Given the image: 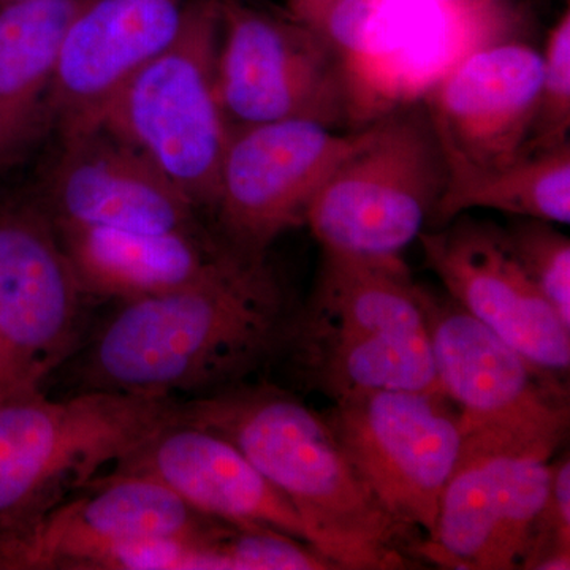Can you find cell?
<instances>
[{"label": "cell", "mask_w": 570, "mask_h": 570, "mask_svg": "<svg viewBox=\"0 0 570 570\" xmlns=\"http://www.w3.org/2000/svg\"><path fill=\"white\" fill-rule=\"evenodd\" d=\"M295 309L265 264L121 302L82 363L85 390L209 395L281 356Z\"/></svg>", "instance_id": "1"}, {"label": "cell", "mask_w": 570, "mask_h": 570, "mask_svg": "<svg viewBox=\"0 0 570 570\" xmlns=\"http://www.w3.org/2000/svg\"><path fill=\"white\" fill-rule=\"evenodd\" d=\"M179 420L235 445L298 513L306 540L336 569L414 568L425 535L389 515L325 415L294 393L239 382L179 403Z\"/></svg>", "instance_id": "2"}, {"label": "cell", "mask_w": 570, "mask_h": 570, "mask_svg": "<svg viewBox=\"0 0 570 570\" xmlns=\"http://www.w3.org/2000/svg\"><path fill=\"white\" fill-rule=\"evenodd\" d=\"M281 356L299 384L332 403L373 390L442 393L423 285L401 255L322 249L316 287L295 309Z\"/></svg>", "instance_id": "3"}, {"label": "cell", "mask_w": 570, "mask_h": 570, "mask_svg": "<svg viewBox=\"0 0 570 570\" xmlns=\"http://www.w3.org/2000/svg\"><path fill=\"white\" fill-rule=\"evenodd\" d=\"M179 403L100 390L66 400L36 392L0 403V524L29 523L58 508L175 422Z\"/></svg>", "instance_id": "4"}, {"label": "cell", "mask_w": 570, "mask_h": 570, "mask_svg": "<svg viewBox=\"0 0 570 570\" xmlns=\"http://www.w3.org/2000/svg\"><path fill=\"white\" fill-rule=\"evenodd\" d=\"M219 40L220 0H187L175 40L112 94L91 126L132 145L209 209L232 132L217 92Z\"/></svg>", "instance_id": "5"}, {"label": "cell", "mask_w": 570, "mask_h": 570, "mask_svg": "<svg viewBox=\"0 0 570 570\" xmlns=\"http://www.w3.org/2000/svg\"><path fill=\"white\" fill-rule=\"evenodd\" d=\"M448 178L425 100L397 105L330 175L306 225L322 249L400 257L426 230Z\"/></svg>", "instance_id": "6"}, {"label": "cell", "mask_w": 570, "mask_h": 570, "mask_svg": "<svg viewBox=\"0 0 570 570\" xmlns=\"http://www.w3.org/2000/svg\"><path fill=\"white\" fill-rule=\"evenodd\" d=\"M285 13L343 62L354 121L370 111L373 94V104L381 99L393 108L414 102L411 78L417 91L425 78L428 92L423 66H438V51L468 52L501 39L515 18L510 6L466 9L433 0H285Z\"/></svg>", "instance_id": "7"}, {"label": "cell", "mask_w": 570, "mask_h": 570, "mask_svg": "<svg viewBox=\"0 0 570 570\" xmlns=\"http://www.w3.org/2000/svg\"><path fill=\"white\" fill-rule=\"evenodd\" d=\"M439 387L463 441L554 453L568 438L569 385L528 362L449 295L423 287Z\"/></svg>", "instance_id": "8"}, {"label": "cell", "mask_w": 570, "mask_h": 570, "mask_svg": "<svg viewBox=\"0 0 570 570\" xmlns=\"http://www.w3.org/2000/svg\"><path fill=\"white\" fill-rule=\"evenodd\" d=\"M324 415L382 509L433 539L463 448L456 407L442 393L373 390L333 401Z\"/></svg>", "instance_id": "9"}, {"label": "cell", "mask_w": 570, "mask_h": 570, "mask_svg": "<svg viewBox=\"0 0 570 570\" xmlns=\"http://www.w3.org/2000/svg\"><path fill=\"white\" fill-rule=\"evenodd\" d=\"M217 92L232 127L354 121L340 58L302 22L242 0H220Z\"/></svg>", "instance_id": "10"}, {"label": "cell", "mask_w": 570, "mask_h": 570, "mask_svg": "<svg viewBox=\"0 0 570 570\" xmlns=\"http://www.w3.org/2000/svg\"><path fill=\"white\" fill-rule=\"evenodd\" d=\"M370 124L340 134L314 121L232 127L213 212L220 238L250 262L306 214L337 165L363 145Z\"/></svg>", "instance_id": "11"}, {"label": "cell", "mask_w": 570, "mask_h": 570, "mask_svg": "<svg viewBox=\"0 0 570 570\" xmlns=\"http://www.w3.org/2000/svg\"><path fill=\"white\" fill-rule=\"evenodd\" d=\"M85 298L47 209L0 206V341L24 395L77 348Z\"/></svg>", "instance_id": "12"}, {"label": "cell", "mask_w": 570, "mask_h": 570, "mask_svg": "<svg viewBox=\"0 0 570 570\" xmlns=\"http://www.w3.org/2000/svg\"><path fill=\"white\" fill-rule=\"evenodd\" d=\"M419 242L453 302L543 373L568 382L570 328L521 268L504 228L461 214Z\"/></svg>", "instance_id": "13"}, {"label": "cell", "mask_w": 570, "mask_h": 570, "mask_svg": "<svg viewBox=\"0 0 570 570\" xmlns=\"http://www.w3.org/2000/svg\"><path fill=\"white\" fill-rule=\"evenodd\" d=\"M540 75L542 52L502 37L466 52L428 89L423 100L448 163V181L523 156Z\"/></svg>", "instance_id": "14"}, {"label": "cell", "mask_w": 570, "mask_h": 570, "mask_svg": "<svg viewBox=\"0 0 570 570\" xmlns=\"http://www.w3.org/2000/svg\"><path fill=\"white\" fill-rule=\"evenodd\" d=\"M45 209L56 227L204 230L198 206L184 190L149 157L100 126L62 137Z\"/></svg>", "instance_id": "15"}, {"label": "cell", "mask_w": 570, "mask_h": 570, "mask_svg": "<svg viewBox=\"0 0 570 570\" xmlns=\"http://www.w3.org/2000/svg\"><path fill=\"white\" fill-rule=\"evenodd\" d=\"M187 0H89L59 52L50 127L61 137L89 129L112 94L178 36Z\"/></svg>", "instance_id": "16"}, {"label": "cell", "mask_w": 570, "mask_h": 570, "mask_svg": "<svg viewBox=\"0 0 570 570\" xmlns=\"http://www.w3.org/2000/svg\"><path fill=\"white\" fill-rule=\"evenodd\" d=\"M116 472L160 480L208 519L275 530L307 543L298 513L261 471L227 439L184 423L179 415L122 460Z\"/></svg>", "instance_id": "17"}, {"label": "cell", "mask_w": 570, "mask_h": 570, "mask_svg": "<svg viewBox=\"0 0 570 570\" xmlns=\"http://www.w3.org/2000/svg\"><path fill=\"white\" fill-rule=\"evenodd\" d=\"M56 225V224H55ZM86 296L129 299L234 275L250 262L208 230L122 232L56 227Z\"/></svg>", "instance_id": "18"}, {"label": "cell", "mask_w": 570, "mask_h": 570, "mask_svg": "<svg viewBox=\"0 0 570 570\" xmlns=\"http://www.w3.org/2000/svg\"><path fill=\"white\" fill-rule=\"evenodd\" d=\"M89 0H21L0 7V174L50 127V94L67 29Z\"/></svg>", "instance_id": "19"}, {"label": "cell", "mask_w": 570, "mask_h": 570, "mask_svg": "<svg viewBox=\"0 0 570 570\" xmlns=\"http://www.w3.org/2000/svg\"><path fill=\"white\" fill-rule=\"evenodd\" d=\"M469 209L570 223V141L528 154L497 170L449 179L430 227L441 228Z\"/></svg>", "instance_id": "20"}, {"label": "cell", "mask_w": 570, "mask_h": 570, "mask_svg": "<svg viewBox=\"0 0 570 570\" xmlns=\"http://www.w3.org/2000/svg\"><path fill=\"white\" fill-rule=\"evenodd\" d=\"M505 238L528 277L570 328V239L546 220L515 217Z\"/></svg>", "instance_id": "21"}, {"label": "cell", "mask_w": 570, "mask_h": 570, "mask_svg": "<svg viewBox=\"0 0 570 570\" xmlns=\"http://www.w3.org/2000/svg\"><path fill=\"white\" fill-rule=\"evenodd\" d=\"M542 52L538 105L523 156L550 151L569 142L570 134V10L551 26Z\"/></svg>", "instance_id": "22"}, {"label": "cell", "mask_w": 570, "mask_h": 570, "mask_svg": "<svg viewBox=\"0 0 570 570\" xmlns=\"http://www.w3.org/2000/svg\"><path fill=\"white\" fill-rule=\"evenodd\" d=\"M224 570H330L325 557L302 540L265 528L225 524L214 539Z\"/></svg>", "instance_id": "23"}, {"label": "cell", "mask_w": 570, "mask_h": 570, "mask_svg": "<svg viewBox=\"0 0 570 570\" xmlns=\"http://www.w3.org/2000/svg\"><path fill=\"white\" fill-rule=\"evenodd\" d=\"M521 569H570V460L569 453L553 464L549 501Z\"/></svg>", "instance_id": "24"}, {"label": "cell", "mask_w": 570, "mask_h": 570, "mask_svg": "<svg viewBox=\"0 0 570 570\" xmlns=\"http://www.w3.org/2000/svg\"><path fill=\"white\" fill-rule=\"evenodd\" d=\"M21 395H24V393L20 392L17 382H14L9 356H7L6 347H3L2 341H0V403Z\"/></svg>", "instance_id": "25"}, {"label": "cell", "mask_w": 570, "mask_h": 570, "mask_svg": "<svg viewBox=\"0 0 570 570\" xmlns=\"http://www.w3.org/2000/svg\"><path fill=\"white\" fill-rule=\"evenodd\" d=\"M444 6L466 7V9H482V7L515 6V0H433Z\"/></svg>", "instance_id": "26"}, {"label": "cell", "mask_w": 570, "mask_h": 570, "mask_svg": "<svg viewBox=\"0 0 570 570\" xmlns=\"http://www.w3.org/2000/svg\"><path fill=\"white\" fill-rule=\"evenodd\" d=\"M21 2V0H0V7L9 6V3Z\"/></svg>", "instance_id": "27"}]
</instances>
